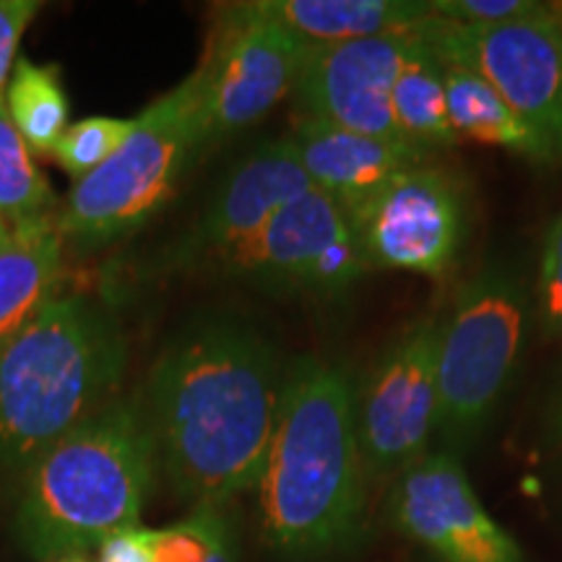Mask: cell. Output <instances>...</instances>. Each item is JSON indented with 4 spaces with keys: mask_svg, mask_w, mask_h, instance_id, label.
<instances>
[{
    "mask_svg": "<svg viewBox=\"0 0 562 562\" xmlns=\"http://www.w3.org/2000/svg\"><path fill=\"white\" fill-rule=\"evenodd\" d=\"M284 370L269 339L232 318L193 323L161 349L140 409L180 501L227 505L258 490Z\"/></svg>",
    "mask_w": 562,
    "mask_h": 562,
    "instance_id": "6da1fadb",
    "label": "cell"
},
{
    "mask_svg": "<svg viewBox=\"0 0 562 562\" xmlns=\"http://www.w3.org/2000/svg\"><path fill=\"white\" fill-rule=\"evenodd\" d=\"M368 484L349 372L315 355L294 357L258 482L266 544L286 560L351 550L364 531Z\"/></svg>",
    "mask_w": 562,
    "mask_h": 562,
    "instance_id": "7a4b0ae2",
    "label": "cell"
},
{
    "mask_svg": "<svg viewBox=\"0 0 562 562\" xmlns=\"http://www.w3.org/2000/svg\"><path fill=\"white\" fill-rule=\"evenodd\" d=\"M128 344L102 302L53 294L0 351V480L115 402Z\"/></svg>",
    "mask_w": 562,
    "mask_h": 562,
    "instance_id": "3957f363",
    "label": "cell"
},
{
    "mask_svg": "<svg viewBox=\"0 0 562 562\" xmlns=\"http://www.w3.org/2000/svg\"><path fill=\"white\" fill-rule=\"evenodd\" d=\"M157 472L144 409L115 398L26 469L13 537L37 562L97 550L112 533L138 526Z\"/></svg>",
    "mask_w": 562,
    "mask_h": 562,
    "instance_id": "277c9868",
    "label": "cell"
},
{
    "mask_svg": "<svg viewBox=\"0 0 562 562\" xmlns=\"http://www.w3.org/2000/svg\"><path fill=\"white\" fill-rule=\"evenodd\" d=\"M203 149L199 81L191 74L140 112L102 167L74 182L58 220L63 237L79 248H102L140 229L165 209Z\"/></svg>",
    "mask_w": 562,
    "mask_h": 562,
    "instance_id": "5b68a950",
    "label": "cell"
},
{
    "mask_svg": "<svg viewBox=\"0 0 562 562\" xmlns=\"http://www.w3.org/2000/svg\"><path fill=\"white\" fill-rule=\"evenodd\" d=\"M529 323L524 284L503 269L461 286L440 318L438 432L459 451L472 446L510 389Z\"/></svg>",
    "mask_w": 562,
    "mask_h": 562,
    "instance_id": "8992f818",
    "label": "cell"
},
{
    "mask_svg": "<svg viewBox=\"0 0 562 562\" xmlns=\"http://www.w3.org/2000/svg\"><path fill=\"white\" fill-rule=\"evenodd\" d=\"M414 34L435 58L480 74L562 161V5L510 24L469 26L432 16Z\"/></svg>",
    "mask_w": 562,
    "mask_h": 562,
    "instance_id": "52a82bcc",
    "label": "cell"
},
{
    "mask_svg": "<svg viewBox=\"0 0 562 562\" xmlns=\"http://www.w3.org/2000/svg\"><path fill=\"white\" fill-rule=\"evenodd\" d=\"M307 50V42L263 16L256 3L222 5L193 70L206 146L263 121L297 87Z\"/></svg>",
    "mask_w": 562,
    "mask_h": 562,
    "instance_id": "ba28073f",
    "label": "cell"
},
{
    "mask_svg": "<svg viewBox=\"0 0 562 562\" xmlns=\"http://www.w3.org/2000/svg\"><path fill=\"white\" fill-rule=\"evenodd\" d=\"M347 216L368 269L442 279L456 269L469 237L461 180L430 161L393 178Z\"/></svg>",
    "mask_w": 562,
    "mask_h": 562,
    "instance_id": "9c48e42d",
    "label": "cell"
},
{
    "mask_svg": "<svg viewBox=\"0 0 562 562\" xmlns=\"http://www.w3.org/2000/svg\"><path fill=\"white\" fill-rule=\"evenodd\" d=\"M266 292L344 297L368 271L347 211L318 191L286 203L256 237L214 258Z\"/></svg>",
    "mask_w": 562,
    "mask_h": 562,
    "instance_id": "30bf717a",
    "label": "cell"
},
{
    "mask_svg": "<svg viewBox=\"0 0 562 562\" xmlns=\"http://www.w3.org/2000/svg\"><path fill=\"white\" fill-rule=\"evenodd\" d=\"M440 318L425 315L393 339L357 389V432L370 480H396L438 432Z\"/></svg>",
    "mask_w": 562,
    "mask_h": 562,
    "instance_id": "8fae6325",
    "label": "cell"
},
{
    "mask_svg": "<svg viewBox=\"0 0 562 562\" xmlns=\"http://www.w3.org/2000/svg\"><path fill=\"white\" fill-rule=\"evenodd\" d=\"M389 518L440 562H526L492 521L456 453H427L393 480Z\"/></svg>",
    "mask_w": 562,
    "mask_h": 562,
    "instance_id": "7c38bea8",
    "label": "cell"
},
{
    "mask_svg": "<svg viewBox=\"0 0 562 562\" xmlns=\"http://www.w3.org/2000/svg\"><path fill=\"white\" fill-rule=\"evenodd\" d=\"M409 37L412 32L311 45L294 87L302 115L406 144L393 121L391 97L409 50Z\"/></svg>",
    "mask_w": 562,
    "mask_h": 562,
    "instance_id": "4fadbf2b",
    "label": "cell"
},
{
    "mask_svg": "<svg viewBox=\"0 0 562 562\" xmlns=\"http://www.w3.org/2000/svg\"><path fill=\"white\" fill-rule=\"evenodd\" d=\"M315 191L302 170L290 138L258 146L227 175L206 214L195 227L188 250L216 258L256 237L273 214L300 195Z\"/></svg>",
    "mask_w": 562,
    "mask_h": 562,
    "instance_id": "5bb4252c",
    "label": "cell"
},
{
    "mask_svg": "<svg viewBox=\"0 0 562 562\" xmlns=\"http://www.w3.org/2000/svg\"><path fill=\"white\" fill-rule=\"evenodd\" d=\"M286 138L315 191L344 211L360 206L402 172L430 161V154L402 140L364 136L313 117H302Z\"/></svg>",
    "mask_w": 562,
    "mask_h": 562,
    "instance_id": "9a60e30c",
    "label": "cell"
},
{
    "mask_svg": "<svg viewBox=\"0 0 562 562\" xmlns=\"http://www.w3.org/2000/svg\"><path fill=\"white\" fill-rule=\"evenodd\" d=\"M256 9L307 45L409 34L432 16L417 0H256Z\"/></svg>",
    "mask_w": 562,
    "mask_h": 562,
    "instance_id": "2e32d148",
    "label": "cell"
},
{
    "mask_svg": "<svg viewBox=\"0 0 562 562\" xmlns=\"http://www.w3.org/2000/svg\"><path fill=\"white\" fill-rule=\"evenodd\" d=\"M63 240L50 214L16 224L0 245V351L55 294Z\"/></svg>",
    "mask_w": 562,
    "mask_h": 562,
    "instance_id": "e0dca14e",
    "label": "cell"
},
{
    "mask_svg": "<svg viewBox=\"0 0 562 562\" xmlns=\"http://www.w3.org/2000/svg\"><path fill=\"white\" fill-rule=\"evenodd\" d=\"M440 66L442 83H446L448 121H451L456 136L497 146V149L518 154V157L539 161V165L560 161L550 140L539 136L521 115H516L510 104L480 74L442 60Z\"/></svg>",
    "mask_w": 562,
    "mask_h": 562,
    "instance_id": "ac0fdd59",
    "label": "cell"
},
{
    "mask_svg": "<svg viewBox=\"0 0 562 562\" xmlns=\"http://www.w3.org/2000/svg\"><path fill=\"white\" fill-rule=\"evenodd\" d=\"M391 110L398 136L414 149L432 154L438 149H451L461 140L448 121L440 60L414 32L398 79L393 83Z\"/></svg>",
    "mask_w": 562,
    "mask_h": 562,
    "instance_id": "d6986e66",
    "label": "cell"
},
{
    "mask_svg": "<svg viewBox=\"0 0 562 562\" xmlns=\"http://www.w3.org/2000/svg\"><path fill=\"white\" fill-rule=\"evenodd\" d=\"M5 110L32 151L53 154L60 136L68 131L70 115L60 68L55 63L40 66L19 55L5 89Z\"/></svg>",
    "mask_w": 562,
    "mask_h": 562,
    "instance_id": "ffe728a7",
    "label": "cell"
},
{
    "mask_svg": "<svg viewBox=\"0 0 562 562\" xmlns=\"http://www.w3.org/2000/svg\"><path fill=\"white\" fill-rule=\"evenodd\" d=\"M58 206L53 186L34 165L32 149L11 123L5 100L0 102V216L16 224L50 216Z\"/></svg>",
    "mask_w": 562,
    "mask_h": 562,
    "instance_id": "44dd1931",
    "label": "cell"
},
{
    "mask_svg": "<svg viewBox=\"0 0 562 562\" xmlns=\"http://www.w3.org/2000/svg\"><path fill=\"white\" fill-rule=\"evenodd\" d=\"M151 562H237V529L224 505H195L182 521L151 531Z\"/></svg>",
    "mask_w": 562,
    "mask_h": 562,
    "instance_id": "7402d4cb",
    "label": "cell"
},
{
    "mask_svg": "<svg viewBox=\"0 0 562 562\" xmlns=\"http://www.w3.org/2000/svg\"><path fill=\"white\" fill-rule=\"evenodd\" d=\"M133 123L136 117L133 121L104 115L83 117V121L68 125V131L53 149V159L79 182L121 149L123 140L131 136Z\"/></svg>",
    "mask_w": 562,
    "mask_h": 562,
    "instance_id": "603a6c76",
    "label": "cell"
},
{
    "mask_svg": "<svg viewBox=\"0 0 562 562\" xmlns=\"http://www.w3.org/2000/svg\"><path fill=\"white\" fill-rule=\"evenodd\" d=\"M542 9L537 0H430L435 16L469 26L510 24Z\"/></svg>",
    "mask_w": 562,
    "mask_h": 562,
    "instance_id": "cb8c5ba5",
    "label": "cell"
},
{
    "mask_svg": "<svg viewBox=\"0 0 562 562\" xmlns=\"http://www.w3.org/2000/svg\"><path fill=\"white\" fill-rule=\"evenodd\" d=\"M539 313L550 331H562V216L547 232L539 271Z\"/></svg>",
    "mask_w": 562,
    "mask_h": 562,
    "instance_id": "d4e9b609",
    "label": "cell"
},
{
    "mask_svg": "<svg viewBox=\"0 0 562 562\" xmlns=\"http://www.w3.org/2000/svg\"><path fill=\"white\" fill-rule=\"evenodd\" d=\"M37 11V0H0V102L5 100V89L16 66L19 42Z\"/></svg>",
    "mask_w": 562,
    "mask_h": 562,
    "instance_id": "484cf974",
    "label": "cell"
},
{
    "mask_svg": "<svg viewBox=\"0 0 562 562\" xmlns=\"http://www.w3.org/2000/svg\"><path fill=\"white\" fill-rule=\"evenodd\" d=\"M154 529H123L97 547V562H151Z\"/></svg>",
    "mask_w": 562,
    "mask_h": 562,
    "instance_id": "4316f807",
    "label": "cell"
},
{
    "mask_svg": "<svg viewBox=\"0 0 562 562\" xmlns=\"http://www.w3.org/2000/svg\"><path fill=\"white\" fill-rule=\"evenodd\" d=\"M45 562H97V560H91L89 552H63V554H55V558L45 560Z\"/></svg>",
    "mask_w": 562,
    "mask_h": 562,
    "instance_id": "83f0119b",
    "label": "cell"
},
{
    "mask_svg": "<svg viewBox=\"0 0 562 562\" xmlns=\"http://www.w3.org/2000/svg\"><path fill=\"white\" fill-rule=\"evenodd\" d=\"M11 229H13V224H11V222H5L3 216H0V245H3L5 240H9Z\"/></svg>",
    "mask_w": 562,
    "mask_h": 562,
    "instance_id": "f1b7e54d",
    "label": "cell"
}]
</instances>
